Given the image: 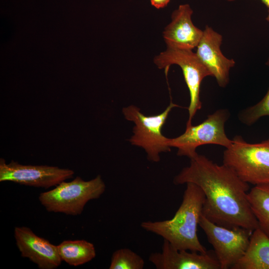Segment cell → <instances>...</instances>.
Listing matches in <instances>:
<instances>
[{"label":"cell","mask_w":269,"mask_h":269,"mask_svg":"<svg viewBox=\"0 0 269 269\" xmlns=\"http://www.w3.org/2000/svg\"><path fill=\"white\" fill-rule=\"evenodd\" d=\"M264 116H269V88L259 102L242 111L239 119L242 123L250 126Z\"/></svg>","instance_id":"cell-18"},{"label":"cell","mask_w":269,"mask_h":269,"mask_svg":"<svg viewBox=\"0 0 269 269\" xmlns=\"http://www.w3.org/2000/svg\"><path fill=\"white\" fill-rule=\"evenodd\" d=\"M199 225L212 246L220 269H231L247 250L253 231L229 228L211 222L202 214Z\"/></svg>","instance_id":"cell-8"},{"label":"cell","mask_w":269,"mask_h":269,"mask_svg":"<svg viewBox=\"0 0 269 269\" xmlns=\"http://www.w3.org/2000/svg\"><path fill=\"white\" fill-rule=\"evenodd\" d=\"M227 1H234L236 0H226ZM260 1H261L263 3H264L268 8L269 10V0H259Z\"/></svg>","instance_id":"cell-20"},{"label":"cell","mask_w":269,"mask_h":269,"mask_svg":"<svg viewBox=\"0 0 269 269\" xmlns=\"http://www.w3.org/2000/svg\"><path fill=\"white\" fill-rule=\"evenodd\" d=\"M148 260L157 269H220L214 251L201 253L178 250L165 240L161 251L151 253Z\"/></svg>","instance_id":"cell-10"},{"label":"cell","mask_w":269,"mask_h":269,"mask_svg":"<svg viewBox=\"0 0 269 269\" xmlns=\"http://www.w3.org/2000/svg\"><path fill=\"white\" fill-rule=\"evenodd\" d=\"M266 20L269 22V10H268V15L266 17Z\"/></svg>","instance_id":"cell-21"},{"label":"cell","mask_w":269,"mask_h":269,"mask_svg":"<svg viewBox=\"0 0 269 269\" xmlns=\"http://www.w3.org/2000/svg\"><path fill=\"white\" fill-rule=\"evenodd\" d=\"M193 12L187 3L179 5L172 12L171 21L162 33L166 46L189 50L197 47L203 30L193 24Z\"/></svg>","instance_id":"cell-13"},{"label":"cell","mask_w":269,"mask_h":269,"mask_svg":"<svg viewBox=\"0 0 269 269\" xmlns=\"http://www.w3.org/2000/svg\"><path fill=\"white\" fill-rule=\"evenodd\" d=\"M68 168L48 165H23L14 161L6 163L0 159V181H11L21 185L47 189L73 177Z\"/></svg>","instance_id":"cell-9"},{"label":"cell","mask_w":269,"mask_h":269,"mask_svg":"<svg viewBox=\"0 0 269 269\" xmlns=\"http://www.w3.org/2000/svg\"><path fill=\"white\" fill-rule=\"evenodd\" d=\"M153 62L159 69H168L173 64L181 68L190 95L186 126L191 125L192 119L202 107L200 98L201 82L205 77L212 76L211 73L192 50L166 46V50L154 58Z\"/></svg>","instance_id":"cell-7"},{"label":"cell","mask_w":269,"mask_h":269,"mask_svg":"<svg viewBox=\"0 0 269 269\" xmlns=\"http://www.w3.org/2000/svg\"><path fill=\"white\" fill-rule=\"evenodd\" d=\"M144 266L143 259L138 254L128 248H121L112 254L110 269H142Z\"/></svg>","instance_id":"cell-17"},{"label":"cell","mask_w":269,"mask_h":269,"mask_svg":"<svg viewBox=\"0 0 269 269\" xmlns=\"http://www.w3.org/2000/svg\"><path fill=\"white\" fill-rule=\"evenodd\" d=\"M232 269H269V237L259 227L253 231L243 257Z\"/></svg>","instance_id":"cell-14"},{"label":"cell","mask_w":269,"mask_h":269,"mask_svg":"<svg viewBox=\"0 0 269 269\" xmlns=\"http://www.w3.org/2000/svg\"><path fill=\"white\" fill-rule=\"evenodd\" d=\"M229 117L227 110L220 109L207 116L202 123L196 126H186L184 133L170 138V147L177 148V154L192 159L198 153L196 148L205 144H216L226 148L232 143L225 133V124Z\"/></svg>","instance_id":"cell-6"},{"label":"cell","mask_w":269,"mask_h":269,"mask_svg":"<svg viewBox=\"0 0 269 269\" xmlns=\"http://www.w3.org/2000/svg\"><path fill=\"white\" fill-rule=\"evenodd\" d=\"M266 64L269 66V58L268 59V60H267V62H266Z\"/></svg>","instance_id":"cell-22"},{"label":"cell","mask_w":269,"mask_h":269,"mask_svg":"<svg viewBox=\"0 0 269 269\" xmlns=\"http://www.w3.org/2000/svg\"><path fill=\"white\" fill-rule=\"evenodd\" d=\"M150 1L152 6L157 9H160L165 7L170 0H150Z\"/></svg>","instance_id":"cell-19"},{"label":"cell","mask_w":269,"mask_h":269,"mask_svg":"<svg viewBox=\"0 0 269 269\" xmlns=\"http://www.w3.org/2000/svg\"><path fill=\"white\" fill-rule=\"evenodd\" d=\"M248 198L259 227L269 237V183L255 185Z\"/></svg>","instance_id":"cell-16"},{"label":"cell","mask_w":269,"mask_h":269,"mask_svg":"<svg viewBox=\"0 0 269 269\" xmlns=\"http://www.w3.org/2000/svg\"><path fill=\"white\" fill-rule=\"evenodd\" d=\"M223 162L248 184H269V138L252 143L235 136L224 151Z\"/></svg>","instance_id":"cell-3"},{"label":"cell","mask_w":269,"mask_h":269,"mask_svg":"<svg viewBox=\"0 0 269 269\" xmlns=\"http://www.w3.org/2000/svg\"><path fill=\"white\" fill-rule=\"evenodd\" d=\"M181 205L173 217L162 221L142 222L144 230L158 235L178 250L205 253L207 251L197 236L205 196L202 189L188 183Z\"/></svg>","instance_id":"cell-2"},{"label":"cell","mask_w":269,"mask_h":269,"mask_svg":"<svg viewBox=\"0 0 269 269\" xmlns=\"http://www.w3.org/2000/svg\"><path fill=\"white\" fill-rule=\"evenodd\" d=\"M105 189V183L100 175L89 181L77 176L41 193L38 199L48 212L77 216L82 213L88 202L100 198Z\"/></svg>","instance_id":"cell-4"},{"label":"cell","mask_w":269,"mask_h":269,"mask_svg":"<svg viewBox=\"0 0 269 269\" xmlns=\"http://www.w3.org/2000/svg\"><path fill=\"white\" fill-rule=\"evenodd\" d=\"M177 107V105L171 101L163 112L150 116L144 115L134 105L123 109L125 119L134 124L133 135L129 139L130 142L143 148L148 160L157 162L160 160L161 152L170 151L169 138L163 135L162 129L171 111Z\"/></svg>","instance_id":"cell-5"},{"label":"cell","mask_w":269,"mask_h":269,"mask_svg":"<svg viewBox=\"0 0 269 269\" xmlns=\"http://www.w3.org/2000/svg\"><path fill=\"white\" fill-rule=\"evenodd\" d=\"M222 35L207 25L195 53L212 76L215 77L218 85L223 88L228 84L230 70L236 63L222 52Z\"/></svg>","instance_id":"cell-11"},{"label":"cell","mask_w":269,"mask_h":269,"mask_svg":"<svg viewBox=\"0 0 269 269\" xmlns=\"http://www.w3.org/2000/svg\"><path fill=\"white\" fill-rule=\"evenodd\" d=\"M16 245L21 257L28 258L40 269H55L62 260L57 246L36 235L27 227L14 229Z\"/></svg>","instance_id":"cell-12"},{"label":"cell","mask_w":269,"mask_h":269,"mask_svg":"<svg viewBox=\"0 0 269 269\" xmlns=\"http://www.w3.org/2000/svg\"><path fill=\"white\" fill-rule=\"evenodd\" d=\"M188 183L204 192L202 215L211 222L229 228H259L248 198L249 185L228 166L198 154L173 179L175 185Z\"/></svg>","instance_id":"cell-1"},{"label":"cell","mask_w":269,"mask_h":269,"mask_svg":"<svg viewBox=\"0 0 269 269\" xmlns=\"http://www.w3.org/2000/svg\"><path fill=\"white\" fill-rule=\"evenodd\" d=\"M57 247L62 261L72 266L87 263L96 255L94 245L85 240H65Z\"/></svg>","instance_id":"cell-15"}]
</instances>
